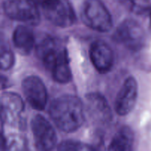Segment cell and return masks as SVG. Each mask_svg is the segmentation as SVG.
<instances>
[{
	"mask_svg": "<svg viewBox=\"0 0 151 151\" xmlns=\"http://www.w3.org/2000/svg\"><path fill=\"white\" fill-rule=\"evenodd\" d=\"M36 52L54 81L61 84L70 82L72 72L68 51L59 40L46 36L37 44Z\"/></svg>",
	"mask_w": 151,
	"mask_h": 151,
	"instance_id": "cell-1",
	"label": "cell"
},
{
	"mask_svg": "<svg viewBox=\"0 0 151 151\" xmlns=\"http://www.w3.org/2000/svg\"><path fill=\"white\" fill-rule=\"evenodd\" d=\"M49 114L58 128L67 133L77 131L85 120L84 106L73 94H64L55 99L49 108Z\"/></svg>",
	"mask_w": 151,
	"mask_h": 151,
	"instance_id": "cell-2",
	"label": "cell"
},
{
	"mask_svg": "<svg viewBox=\"0 0 151 151\" xmlns=\"http://www.w3.org/2000/svg\"><path fill=\"white\" fill-rule=\"evenodd\" d=\"M81 17L88 27L97 32H108L113 27L112 16L101 0H85L81 7Z\"/></svg>",
	"mask_w": 151,
	"mask_h": 151,
	"instance_id": "cell-3",
	"label": "cell"
},
{
	"mask_svg": "<svg viewBox=\"0 0 151 151\" xmlns=\"http://www.w3.org/2000/svg\"><path fill=\"white\" fill-rule=\"evenodd\" d=\"M46 19L59 27H70L76 20L69 0H46L41 4Z\"/></svg>",
	"mask_w": 151,
	"mask_h": 151,
	"instance_id": "cell-4",
	"label": "cell"
},
{
	"mask_svg": "<svg viewBox=\"0 0 151 151\" xmlns=\"http://www.w3.org/2000/svg\"><path fill=\"white\" fill-rule=\"evenodd\" d=\"M3 8L7 17L36 26L40 22V13L36 0H5Z\"/></svg>",
	"mask_w": 151,
	"mask_h": 151,
	"instance_id": "cell-5",
	"label": "cell"
},
{
	"mask_svg": "<svg viewBox=\"0 0 151 151\" xmlns=\"http://www.w3.org/2000/svg\"><path fill=\"white\" fill-rule=\"evenodd\" d=\"M113 39L133 51L139 50L144 44V31L137 21L127 19L123 21L113 34Z\"/></svg>",
	"mask_w": 151,
	"mask_h": 151,
	"instance_id": "cell-6",
	"label": "cell"
},
{
	"mask_svg": "<svg viewBox=\"0 0 151 151\" xmlns=\"http://www.w3.org/2000/svg\"><path fill=\"white\" fill-rule=\"evenodd\" d=\"M30 128L37 150H51L57 144V135L51 124L42 116L37 114L33 117Z\"/></svg>",
	"mask_w": 151,
	"mask_h": 151,
	"instance_id": "cell-7",
	"label": "cell"
},
{
	"mask_svg": "<svg viewBox=\"0 0 151 151\" xmlns=\"http://www.w3.org/2000/svg\"><path fill=\"white\" fill-rule=\"evenodd\" d=\"M22 88L28 104L33 109L43 111L47 103V91L41 78L30 75L23 80Z\"/></svg>",
	"mask_w": 151,
	"mask_h": 151,
	"instance_id": "cell-8",
	"label": "cell"
},
{
	"mask_svg": "<svg viewBox=\"0 0 151 151\" xmlns=\"http://www.w3.org/2000/svg\"><path fill=\"white\" fill-rule=\"evenodd\" d=\"M25 105L22 97L13 92L0 94V119L8 125L19 122Z\"/></svg>",
	"mask_w": 151,
	"mask_h": 151,
	"instance_id": "cell-9",
	"label": "cell"
},
{
	"mask_svg": "<svg viewBox=\"0 0 151 151\" xmlns=\"http://www.w3.org/2000/svg\"><path fill=\"white\" fill-rule=\"evenodd\" d=\"M138 97V83L133 77L124 81L115 102V111L120 116L128 114L134 109Z\"/></svg>",
	"mask_w": 151,
	"mask_h": 151,
	"instance_id": "cell-10",
	"label": "cell"
},
{
	"mask_svg": "<svg viewBox=\"0 0 151 151\" xmlns=\"http://www.w3.org/2000/svg\"><path fill=\"white\" fill-rule=\"evenodd\" d=\"M90 58L95 69L101 74L111 70L114 63V55L109 44L102 40L92 43L90 47Z\"/></svg>",
	"mask_w": 151,
	"mask_h": 151,
	"instance_id": "cell-11",
	"label": "cell"
},
{
	"mask_svg": "<svg viewBox=\"0 0 151 151\" xmlns=\"http://www.w3.org/2000/svg\"><path fill=\"white\" fill-rule=\"evenodd\" d=\"M87 111L96 122L106 125L112 120V111L106 99L99 93H90L86 96Z\"/></svg>",
	"mask_w": 151,
	"mask_h": 151,
	"instance_id": "cell-12",
	"label": "cell"
},
{
	"mask_svg": "<svg viewBox=\"0 0 151 151\" xmlns=\"http://www.w3.org/2000/svg\"><path fill=\"white\" fill-rule=\"evenodd\" d=\"M13 42L21 55H29L35 45V38L32 29L26 25L16 27L13 34Z\"/></svg>",
	"mask_w": 151,
	"mask_h": 151,
	"instance_id": "cell-13",
	"label": "cell"
},
{
	"mask_svg": "<svg viewBox=\"0 0 151 151\" xmlns=\"http://www.w3.org/2000/svg\"><path fill=\"white\" fill-rule=\"evenodd\" d=\"M134 133L129 126H122L113 138L108 150L110 151H130L133 150Z\"/></svg>",
	"mask_w": 151,
	"mask_h": 151,
	"instance_id": "cell-14",
	"label": "cell"
},
{
	"mask_svg": "<svg viewBox=\"0 0 151 151\" xmlns=\"http://www.w3.org/2000/svg\"><path fill=\"white\" fill-rule=\"evenodd\" d=\"M15 63V56L7 37L0 32V69L7 71Z\"/></svg>",
	"mask_w": 151,
	"mask_h": 151,
	"instance_id": "cell-15",
	"label": "cell"
},
{
	"mask_svg": "<svg viewBox=\"0 0 151 151\" xmlns=\"http://www.w3.org/2000/svg\"><path fill=\"white\" fill-rule=\"evenodd\" d=\"M58 150L62 151H83L94 150L92 146L84 142L73 140L63 141L58 146Z\"/></svg>",
	"mask_w": 151,
	"mask_h": 151,
	"instance_id": "cell-16",
	"label": "cell"
},
{
	"mask_svg": "<svg viewBox=\"0 0 151 151\" xmlns=\"http://www.w3.org/2000/svg\"><path fill=\"white\" fill-rule=\"evenodd\" d=\"M8 87V80L4 76L0 75V91Z\"/></svg>",
	"mask_w": 151,
	"mask_h": 151,
	"instance_id": "cell-17",
	"label": "cell"
},
{
	"mask_svg": "<svg viewBox=\"0 0 151 151\" xmlns=\"http://www.w3.org/2000/svg\"><path fill=\"white\" fill-rule=\"evenodd\" d=\"M6 148V141L2 134L0 133V150H3Z\"/></svg>",
	"mask_w": 151,
	"mask_h": 151,
	"instance_id": "cell-18",
	"label": "cell"
},
{
	"mask_svg": "<svg viewBox=\"0 0 151 151\" xmlns=\"http://www.w3.org/2000/svg\"><path fill=\"white\" fill-rule=\"evenodd\" d=\"M122 1H124V2L129 3V4H134V1H135V0H122Z\"/></svg>",
	"mask_w": 151,
	"mask_h": 151,
	"instance_id": "cell-19",
	"label": "cell"
},
{
	"mask_svg": "<svg viewBox=\"0 0 151 151\" xmlns=\"http://www.w3.org/2000/svg\"><path fill=\"white\" fill-rule=\"evenodd\" d=\"M36 1H38V2H39L40 4H42L43 2H44V1H45L46 0H36Z\"/></svg>",
	"mask_w": 151,
	"mask_h": 151,
	"instance_id": "cell-20",
	"label": "cell"
}]
</instances>
